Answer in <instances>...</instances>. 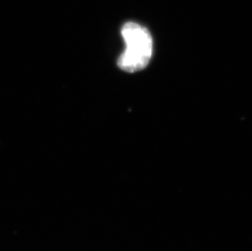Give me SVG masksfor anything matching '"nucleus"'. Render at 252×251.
<instances>
[{
    "instance_id": "1",
    "label": "nucleus",
    "mask_w": 252,
    "mask_h": 251,
    "mask_svg": "<svg viewBox=\"0 0 252 251\" xmlns=\"http://www.w3.org/2000/svg\"><path fill=\"white\" fill-rule=\"evenodd\" d=\"M122 35L126 43V49L120 56L118 65L129 73L140 71L147 66L153 52L152 37L147 29L127 22L123 26Z\"/></svg>"
}]
</instances>
